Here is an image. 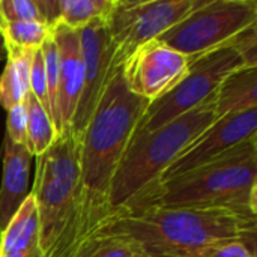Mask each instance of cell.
Listing matches in <instances>:
<instances>
[{"label": "cell", "mask_w": 257, "mask_h": 257, "mask_svg": "<svg viewBox=\"0 0 257 257\" xmlns=\"http://www.w3.org/2000/svg\"><path fill=\"white\" fill-rule=\"evenodd\" d=\"M149 104L128 90L119 66L80 136L78 200L65 257L86 256L92 236L105 221L111 181Z\"/></svg>", "instance_id": "cell-1"}, {"label": "cell", "mask_w": 257, "mask_h": 257, "mask_svg": "<svg viewBox=\"0 0 257 257\" xmlns=\"http://www.w3.org/2000/svg\"><path fill=\"white\" fill-rule=\"evenodd\" d=\"M256 233L257 214L247 209L143 206L107 218L92 236L87 253L96 242L110 238L134 242L146 257L188 251L230 239L256 247Z\"/></svg>", "instance_id": "cell-2"}, {"label": "cell", "mask_w": 257, "mask_h": 257, "mask_svg": "<svg viewBox=\"0 0 257 257\" xmlns=\"http://www.w3.org/2000/svg\"><path fill=\"white\" fill-rule=\"evenodd\" d=\"M217 119L212 96L158 130L137 133L111 181L107 218L126 212L146 199L173 161Z\"/></svg>", "instance_id": "cell-3"}, {"label": "cell", "mask_w": 257, "mask_h": 257, "mask_svg": "<svg viewBox=\"0 0 257 257\" xmlns=\"http://www.w3.org/2000/svg\"><path fill=\"white\" fill-rule=\"evenodd\" d=\"M143 206L224 208L257 214V139L238 145L202 167L160 182L133 209Z\"/></svg>", "instance_id": "cell-4"}, {"label": "cell", "mask_w": 257, "mask_h": 257, "mask_svg": "<svg viewBox=\"0 0 257 257\" xmlns=\"http://www.w3.org/2000/svg\"><path fill=\"white\" fill-rule=\"evenodd\" d=\"M80 182V137L71 126L36 157L32 194L39 223V250L44 257H65L77 211Z\"/></svg>", "instance_id": "cell-5"}, {"label": "cell", "mask_w": 257, "mask_h": 257, "mask_svg": "<svg viewBox=\"0 0 257 257\" xmlns=\"http://www.w3.org/2000/svg\"><path fill=\"white\" fill-rule=\"evenodd\" d=\"M256 26L233 42L191 57L187 75L169 93L149 104L137 133H148L175 120L214 96L221 81L241 68H257Z\"/></svg>", "instance_id": "cell-6"}, {"label": "cell", "mask_w": 257, "mask_h": 257, "mask_svg": "<svg viewBox=\"0 0 257 257\" xmlns=\"http://www.w3.org/2000/svg\"><path fill=\"white\" fill-rule=\"evenodd\" d=\"M257 26L256 0H202L158 39L188 57L218 50Z\"/></svg>", "instance_id": "cell-7"}, {"label": "cell", "mask_w": 257, "mask_h": 257, "mask_svg": "<svg viewBox=\"0 0 257 257\" xmlns=\"http://www.w3.org/2000/svg\"><path fill=\"white\" fill-rule=\"evenodd\" d=\"M202 0H113L105 17L114 45V62L123 60L140 45L158 39L190 15Z\"/></svg>", "instance_id": "cell-8"}, {"label": "cell", "mask_w": 257, "mask_h": 257, "mask_svg": "<svg viewBox=\"0 0 257 257\" xmlns=\"http://www.w3.org/2000/svg\"><path fill=\"white\" fill-rule=\"evenodd\" d=\"M191 57L152 39L136 48L120 65L125 86L139 98L154 102L187 75Z\"/></svg>", "instance_id": "cell-9"}, {"label": "cell", "mask_w": 257, "mask_h": 257, "mask_svg": "<svg viewBox=\"0 0 257 257\" xmlns=\"http://www.w3.org/2000/svg\"><path fill=\"white\" fill-rule=\"evenodd\" d=\"M83 59V87L75 114L71 122L72 131L80 137L86 130L102 93L120 66L114 62V45L111 42L105 18H98L77 30Z\"/></svg>", "instance_id": "cell-10"}, {"label": "cell", "mask_w": 257, "mask_h": 257, "mask_svg": "<svg viewBox=\"0 0 257 257\" xmlns=\"http://www.w3.org/2000/svg\"><path fill=\"white\" fill-rule=\"evenodd\" d=\"M257 139V108L217 119L188 149L166 170L161 181L191 172L227 154L233 148Z\"/></svg>", "instance_id": "cell-11"}, {"label": "cell", "mask_w": 257, "mask_h": 257, "mask_svg": "<svg viewBox=\"0 0 257 257\" xmlns=\"http://www.w3.org/2000/svg\"><path fill=\"white\" fill-rule=\"evenodd\" d=\"M51 36L57 47V101L56 131L60 136L75 114L83 87V59L77 30L56 21Z\"/></svg>", "instance_id": "cell-12"}, {"label": "cell", "mask_w": 257, "mask_h": 257, "mask_svg": "<svg viewBox=\"0 0 257 257\" xmlns=\"http://www.w3.org/2000/svg\"><path fill=\"white\" fill-rule=\"evenodd\" d=\"M33 155L24 145L3 139V172L0 184V232L5 230L14 214L29 197V176Z\"/></svg>", "instance_id": "cell-13"}, {"label": "cell", "mask_w": 257, "mask_h": 257, "mask_svg": "<svg viewBox=\"0 0 257 257\" xmlns=\"http://www.w3.org/2000/svg\"><path fill=\"white\" fill-rule=\"evenodd\" d=\"M217 117L257 108V68H241L229 74L214 93Z\"/></svg>", "instance_id": "cell-14"}, {"label": "cell", "mask_w": 257, "mask_h": 257, "mask_svg": "<svg viewBox=\"0 0 257 257\" xmlns=\"http://www.w3.org/2000/svg\"><path fill=\"white\" fill-rule=\"evenodd\" d=\"M5 50L6 65L0 75V107L8 111L17 104H21L29 92L30 68L36 50L9 44H5Z\"/></svg>", "instance_id": "cell-15"}, {"label": "cell", "mask_w": 257, "mask_h": 257, "mask_svg": "<svg viewBox=\"0 0 257 257\" xmlns=\"http://www.w3.org/2000/svg\"><path fill=\"white\" fill-rule=\"evenodd\" d=\"M39 223L33 194L30 193L14 214L3 232H0V254H23L39 248Z\"/></svg>", "instance_id": "cell-16"}, {"label": "cell", "mask_w": 257, "mask_h": 257, "mask_svg": "<svg viewBox=\"0 0 257 257\" xmlns=\"http://www.w3.org/2000/svg\"><path fill=\"white\" fill-rule=\"evenodd\" d=\"M23 102L26 108V146L33 158H36L48 151L59 136L48 111L30 93V90L27 92Z\"/></svg>", "instance_id": "cell-17"}, {"label": "cell", "mask_w": 257, "mask_h": 257, "mask_svg": "<svg viewBox=\"0 0 257 257\" xmlns=\"http://www.w3.org/2000/svg\"><path fill=\"white\" fill-rule=\"evenodd\" d=\"M113 0H59L57 21L78 30L89 23L105 18Z\"/></svg>", "instance_id": "cell-18"}, {"label": "cell", "mask_w": 257, "mask_h": 257, "mask_svg": "<svg viewBox=\"0 0 257 257\" xmlns=\"http://www.w3.org/2000/svg\"><path fill=\"white\" fill-rule=\"evenodd\" d=\"M51 35V26L42 21H21V23H6L2 38L5 44L38 50L44 41Z\"/></svg>", "instance_id": "cell-19"}, {"label": "cell", "mask_w": 257, "mask_h": 257, "mask_svg": "<svg viewBox=\"0 0 257 257\" xmlns=\"http://www.w3.org/2000/svg\"><path fill=\"white\" fill-rule=\"evenodd\" d=\"M157 257H256V247L245 241L230 239L209 244L200 248Z\"/></svg>", "instance_id": "cell-20"}, {"label": "cell", "mask_w": 257, "mask_h": 257, "mask_svg": "<svg viewBox=\"0 0 257 257\" xmlns=\"http://www.w3.org/2000/svg\"><path fill=\"white\" fill-rule=\"evenodd\" d=\"M0 15L6 23L44 21L38 0H0Z\"/></svg>", "instance_id": "cell-21"}, {"label": "cell", "mask_w": 257, "mask_h": 257, "mask_svg": "<svg viewBox=\"0 0 257 257\" xmlns=\"http://www.w3.org/2000/svg\"><path fill=\"white\" fill-rule=\"evenodd\" d=\"M84 257H146L139 245L128 239L110 238L96 242Z\"/></svg>", "instance_id": "cell-22"}, {"label": "cell", "mask_w": 257, "mask_h": 257, "mask_svg": "<svg viewBox=\"0 0 257 257\" xmlns=\"http://www.w3.org/2000/svg\"><path fill=\"white\" fill-rule=\"evenodd\" d=\"M30 93L41 102V105L50 114V101H48V87H47V74H45V63L42 50L38 48L33 54L32 68H30V83H29ZM51 117V116H50Z\"/></svg>", "instance_id": "cell-23"}, {"label": "cell", "mask_w": 257, "mask_h": 257, "mask_svg": "<svg viewBox=\"0 0 257 257\" xmlns=\"http://www.w3.org/2000/svg\"><path fill=\"white\" fill-rule=\"evenodd\" d=\"M6 137L17 145H27L26 139V108L24 102L17 104L11 110L6 111Z\"/></svg>", "instance_id": "cell-24"}, {"label": "cell", "mask_w": 257, "mask_h": 257, "mask_svg": "<svg viewBox=\"0 0 257 257\" xmlns=\"http://www.w3.org/2000/svg\"><path fill=\"white\" fill-rule=\"evenodd\" d=\"M0 257H44V254L41 253V250H39V248H35V250L27 251V253H23V254H9V256L0 254Z\"/></svg>", "instance_id": "cell-25"}, {"label": "cell", "mask_w": 257, "mask_h": 257, "mask_svg": "<svg viewBox=\"0 0 257 257\" xmlns=\"http://www.w3.org/2000/svg\"><path fill=\"white\" fill-rule=\"evenodd\" d=\"M6 56V50H5V44H3V38L0 36V60Z\"/></svg>", "instance_id": "cell-26"}, {"label": "cell", "mask_w": 257, "mask_h": 257, "mask_svg": "<svg viewBox=\"0 0 257 257\" xmlns=\"http://www.w3.org/2000/svg\"><path fill=\"white\" fill-rule=\"evenodd\" d=\"M5 24H6V21L2 18V15H0V36H2V33H3V29H5Z\"/></svg>", "instance_id": "cell-27"}]
</instances>
